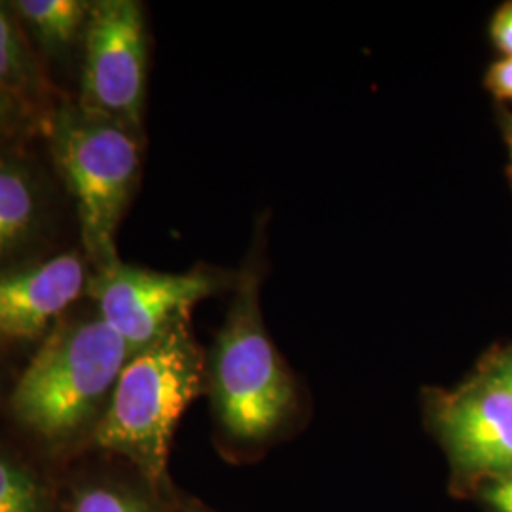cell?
<instances>
[{
	"label": "cell",
	"mask_w": 512,
	"mask_h": 512,
	"mask_svg": "<svg viewBox=\"0 0 512 512\" xmlns=\"http://www.w3.org/2000/svg\"><path fill=\"white\" fill-rule=\"evenodd\" d=\"M202 378V353L184 317L129 357L95 440L133 459L150 480L162 478L175 427L198 397Z\"/></svg>",
	"instance_id": "6da1fadb"
},
{
	"label": "cell",
	"mask_w": 512,
	"mask_h": 512,
	"mask_svg": "<svg viewBox=\"0 0 512 512\" xmlns=\"http://www.w3.org/2000/svg\"><path fill=\"white\" fill-rule=\"evenodd\" d=\"M50 150L80 220L82 243L97 270L118 264L116 232L141 173V131L78 105L48 120Z\"/></svg>",
	"instance_id": "7a4b0ae2"
},
{
	"label": "cell",
	"mask_w": 512,
	"mask_h": 512,
	"mask_svg": "<svg viewBox=\"0 0 512 512\" xmlns=\"http://www.w3.org/2000/svg\"><path fill=\"white\" fill-rule=\"evenodd\" d=\"M131 357L128 344L99 317L52 330L12 395L18 420L46 439H63L92 420Z\"/></svg>",
	"instance_id": "3957f363"
},
{
	"label": "cell",
	"mask_w": 512,
	"mask_h": 512,
	"mask_svg": "<svg viewBox=\"0 0 512 512\" xmlns=\"http://www.w3.org/2000/svg\"><path fill=\"white\" fill-rule=\"evenodd\" d=\"M258 287L255 270H243L213 361L215 406L226 431L238 439L266 437L285 420L294 397L262 325Z\"/></svg>",
	"instance_id": "277c9868"
},
{
	"label": "cell",
	"mask_w": 512,
	"mask_h": 512,
	"mask_svg": "<svg viewBox=\"0 0 512 512\" xmlns=\"http://www.w3.org/2000/svg\"><path fill=\"white\" fill-rule=\"evenodd\" d=\"M147 21L139 2H92L82 37L80 109L143 129L147 93Z\"/></svg>",
	"instance_id": "5b68a950"
},
{
	"label": "cell",
	"mask_w": 512,
	"mask_h": 512,
	"mask_svg": "<svg viewBox=\"0 0 512 512\" xmlns=\"http://www.w3.org/2000/svg\"><path fill=\"white\" fill-rule=\"evenodd\" d=\"M222 283L220 275L203 268L164 274L118 262L90 277L88 293L97 315L135 355L188 317L200 300L220 291Z\"/></svg>",
	"instance_id": "8992f818"
},
{
	"label": "cell",
	"mask_w": 512,
	"mask_h": 512,
	"mask_svg": "<svg viewBox=\"0 0 512 512\" xmlns=\"http://www.w3.org/2000/svg\"><path fill=\"white\" fill-rule=\"evenodd\" d=\"M439 423L461 469L512 475V391L490 370L440 403Z\"/></svg>",
	"instance_id": "52a82bcc"
},
{
	"label": "cell",
	"mask_w": 512,
	"mask_h": 512,
	"mask_svg": "<svg viewBox=\"0 0 512 512\" xmlns=\"http://www.w3.org/2000/svg\"><path fill=\"white\" fill-rule=\"evenodd\" d=\"M90 277L78 253L0 275V336L33 338L88 291Z\"/></svg>",
	"instance_id": "ba28073f"
},
{
	"label": "cell",
	"mask_w": 512,
	"mask_h": 512,
	"mask_svg": "<svg viewBox=\"0 0 512 512\" xmlns=\"http://www.w3.org/2000/svg\"><path fill=\"white\" fill-rule=\"evenodd\" d=\"M44 220L46 198L35 169L16 156H0V260L29 247Z\"/></svg>",
	"instance_id": "9c48e42d"
},
{
	"label": "cell",
	"mask_w": 512,
	"mask_h": 512,
	"mask_svg": "<svg viewBox=\"0 0 512 512\" xmlns=\"http://www.w3.org/2000/svg\"><path fill=\"white\" fill-rule=\"evenodd\" d=\"M52 86L14 12L0 4V95L29 118L54 114Z\"/></svg>",
	"instance_id": "30bf717a"
},
{
	"label": "cell",
	"mask_w": 512,
	"mask_h": 512,
	"mask_svg": "<svg viewBox=\"0 0 512 512\" xmlns=\"http://www.w3.org/2000/svg\"><path fill=\"white\" fill-rule=\"evenodd\" d=\"M23 31L38 48L52 57H61L82 42L92 2L84 0H18L8 4Z\"/></svg>",
	"instance_id": "8fae6325"
},
{
	"label": "cell",
	"mask_w": 512,
	"mask_h": 512,
	"mask_svg": "<svg viewBox=\"0 0 512 512\" xmlns=\"http://www.w3.org/2000/svg\"><path fill=\"white\" fill-rule=\"evenodd\" d=\"M40 490L33 476L0 458V512H38Z\"/></svg>",
	"instance_id": "7c38bea8"
},
{
	"label": "cell",
	"mask_w": 512,
	"mask_h": 512,
	"mask_svg": "<svg viewBox=\"0 0 512 512\" xmlns=\"http://www.w3.org/2000/svg\"><path fill=\"white\" fill-rule=\"evenodd\" d=\"M74 512H147L137 501L128 495L112 492L107 488L90 490L82 495L76 503Z\"/></svg>",
	"instance_id": "4fadbf2b"
},
{
	"label": "cell",
	"mask_w": 512,
	"mask_h": 512,
	"mask_svg": "<svg viewBox=\"0 0 512 512\" xmlns=\"http://www.w3.org/2000/svg\"><path fill=\"white\" fill-rule=\"evenodd\" d=\"M486 90L499 101H512V57L495 61L486 73Z\"/></svg>",
	"instance_id": "5bb4252c"
},
{
	"label": "cell",
	"mask_w": 512,
	"mask_h": 512,
	"mask_svg": "<svg viewBox=\"0 0 512 512\" xmlns=\"http://www.w3.org/2000/svg\"><path fill=\"white\" fill-rule=\"evenodd\" d=\"M490 37L501 54L512 57V0L495 12L490 23Z\"/></svg>",
	"instance_id": "9a60e30c"
},
{
	"label": "cell",
	"mask_w": 512,
	"mask_h": 512,
	"mask_svg": "<svg viewBox=\"0 0 512 512\" xmlns=\"http://www.w3.org/2000/svg\"><path fill=\"white\" fill-rule=\"evenodd\" d=\"M31 120L16 103L0 95V139L14 135L18 129L25 126V122Z\"/></svg>",
	"instance_id": "2e32d148"
},
{
	"label": "cell",
	"mask_w": 512,
	"mask_h": 512,
	"mask_svg": "<svg viewBox=\"0 0 512 512\" xmlns=\"http://www.w3.org/2000/svg\"><path fill=\"white\" fill-rule=\"evenodd\" d=\"M488 501L499 512H512V488L503 480L488 492Z\"/></svg>",
	"instance_id": "e0dca14e"
},
{
	"label": "cell",
	"mask_w": 512,
	"mask_h": 512,
	"mask_svg": "<svg viewBox=\"0 0 512 512\" xmlns=\"http://www.w3.org/2000/svg\"><path fill=\"white\" fill-rule=\"evenodd\" d=\"M490 372L501 384L507 385L512 391V351L501 355L490 368Z\"/></svg>",
	"instance_id": "ac0fdd59"
},
{
	"label": "cell",
	"mask_w": 512,
	"mask_h": 512,
	"mask_svg": "<svg viewBox=\"0 0 512 512\" xmlns=\"http://www.w3.org/2000/svg\"><path fill=\"white\" fill-rule=\"evenodd\" d=\"M503 135H505V141H507L509 150H511L512 158V114H507V116L503 118Z\"/></svg>",
	"instance_id": "d6986e66"
},
{
	"label": "cell",
	"mask_w": 512,
	"mask_h": 512,
	"mask_svg": "<svg viewBox=\"0 0 512 512\" xmlns=\"http://www.w3.org/2000/svg\"><path fill=\"white\" fill-rule=\"evenodd\" d=\"M505 482H507V484L512 488V475L507 476V478H505Z\"/></svg>",
	"instance_id": "ffe728a7"
}]
</instances>
